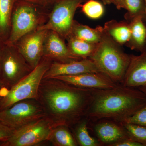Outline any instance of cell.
Masks as SVG:
<instances>
[{
    "mask_svg": "<svg viewBox=\"0 0 146 146\" xmlns=\"http://www.w3.org/2000/svg\"><path fill=\"white\" fill-rule=\"evenodd\" d=\"M94 90L77 87L54 78H43L37 100L53 127L70 128L86 117Z\"/></svg>",
    "mask_w": 146,
    "mask_h": 146,
    "instance_id": "1",
    "label": "cell"
},
{
    "mask_svg": "<svg viewBox=\"0 0 146 146\" xmlns=\"http://www.w3.org/2000/svg\"><path fill=\"white\" fill-rule=\"evenodd\" d=\"M146 104V95L137 88L119 84L114 88L95 89L86 117L89 121L108 119L122 122Z\"/></svg>",
    "mask_w": 146,
    "mask_h": 146,
    "instance_id": "2",
    "label": "cell"
},
{
    "mask_svg": "<svg viewBox=\"0 0 146 146\" xmlns=\"http://www.w3.org/2000/svg\"><path fill=\"white\" fill-rule=\"evenodd\" d=\"M119 45L105 31L89 58L94 61L102 73L115 83L121 84L130 57Z\"/></svg>",
    "mask_w": 146,
    "mask_h": 146,
    "instance_id": "3",
    "label": "cell"
},
{
    "mask_svg": "<svg viewBox=\"0 0 146 146\" xmlns=\"http://www.w3.org/2000/svg\"><path fill=\"white\" fill-rule=\"evenodd\" d=\"M31 3L17 0L12 12L9 35L5 43L15 45L19 39L46 23L45 15Z\"/></svg>",
    "mask_w": 146,
    "mask_h": 146,
    "instance_id": "4",
    "label": "cell"
},
{
    "mask_svg": "<svg viewBox=\"0 0 146 146\" xmlns=\"http://www.w3.org/2000/svg\"><path fill=\"white\" fill-rule=\"evenodd\" d=\"M52 62L43 58L31 72L9 90L0 100V110L7 109L24 100H37L39 85Z\"/></svg>",
    "mask_w": 146,
    "mask_h": 146,
    "instance_id": "5",
    "label": "cell"
},
{
    "mask_svg": "<svg viewBox=\"0 0 146 146\" xmlns=\"http://www.w3.org/2000/svg\"><path fill=\"white\" fill-rule=\"evenodd\" d=\"M14 45L5 43L0 65V80L9 89L33 70Z\"/></svg>",
    "mask_w": 146,
    "mask_h": 146,
    "instance_id": "6",
    "label": "cell"
},
{
    "mask_svg": "<svg viewBox=\"0 0 146 146\" xmlns=\"http://www.w3.org/2000/svg\"><path fill=\"white\" fill-rule=\"evenodd\" d=\"M44 116L41 104L35 99L23 100L7 109L0 110V121L14 130Z\"/></svg>",
    "mask_w": 146,
    "mask_h": 146,
    "instance_id": "7",
    "label": "cell"
},
{
    "mask_svg": "<svg viewBox=\"0 0 146 146\" xmlns=\"http://www.w3.org/2000/svg\"><path fill=\"white\" fill-rule=\"evenodd\" d=\"M84 0H58L55 3L48 20L39 29L54 31L64 39L70 34L76 10Z\"/></svg>",
    "mask_w": 146,
    "mask_h": 146,
    "instance_id": "8",
    "label": "cell"
},
{
    "mask_svg": "<svg viewBox=\"0 0 146 146\" xmlns=\"http://www.w3.org/2000/svg\"><path fill=\"white\" fill-rule=\"evenodd\" d=\"M49 121L44 117L15 130L1 146H32L48 141L53 129Z\"/></svg>",
    "mask_w": 146,
    "mask_h": 146,
    "instance_id": "9",
    "label": "cell"
},
{
    "mask_svg": "<svg viewBox=\"0 0 146 146\" xmlns=\"http://www.w3.org/2000/svg\"><path fill=\"white\" fill-rule=\"evenodd\" d=\"M48 30L38 29L23 36L14 45L33 69L43 57L44 43Z\"/></svg>",
    "mask_w": 146,
    "mask_h": 146,
    "instance_id": "10",
    "label": "cell"
},
{
    "mask_svg": "<svg viewBox=\"0 0 146 146\" xmlns=\"http://www.w3.org/2000/svg\"><path fill=\"white\" fill-rule=\"evenodd\" d=\"M89 129L102 146H112L114 144L130 137L121 122L108 119L94 122L89 121Z\"/></svg>",
    "mask_w": 146,
    "mask_h": 146,
    "instance_id": "11",
    "label": "cell"
},
{
    "mask_svg": "<svg viewBox=\"0 0 146 146\" xmlns=\"http://www.w3.org/2000/svg\"><path fill=\"white\" fill-rule=\"evenodd\" d=\"M62 37L56 32L48 30L44 43L43 57L52 62L68 63L81 60L70 51Z\"/></svg>",
    "mask_w": 146,
    "mask_h": 146,
    "instance_id": "12",
    "label": "cell"
},
{
    "mask_svg": "<svg viewBox=\"0 0 146 146\" xmlns=\"http://www.w3.org/2000/svg\"><path fill=\"white\" fill-rule=\"evenodd\" d=\"M51 78L58 79L74 86L86 89H112L119 84L101 72L83 73L75 75L59 76Z\"/></svg>",
    "mask_w": 146,
    "mask_h": 146,
    "instance_id": "13",
    "label": "cell"
},
{
    "mask_svg": "<svg viewBox=\"0 0 146 146\" xmlns=\"http://www.w3.org/2000/svg\"><path fill=\"white\" fill-rule=\"evenodd\" d=\"M90 72H101L90 58H83L68 63L52 62L43 78Z\"/></svg>",
    "mask_w": 146,
    "mask_h": 146,
    "instance_id": "14",
    "label": "cell"
},
{
    "mask_svg": "<svg viewBox=\"0 0 146 146\" xmlns=\"http://www.w3.org/2000/svg\"><path fill=\"white\" fill-rule=\"evenodd\" d=\"M122 85L131 88L146 85V50L139 55H130Z\"/></svg>",
    "mask_w": 146,
    "mask_h": 146,
    "instance_id": "15",
    "label": "cell"
},
{
    "mask_svg": "<svg viewBox=\"0 0 146 146\" xmlns=\"http://www.w3.org/2000/svg\"><path fill=\"white\" fill-rule=\"evenodd\" d=\"M145 16H137L130 20L129 23L131 33L130 38L126 44L131 50L141 52H143L146 48V26L144 23Z\"/></svg>",
    "mask_w": 146,
    "mask_h": 146,
    "instance_id": "16",
    "label": "cell"
},
{
    "mask_svg": "<svg viewBox=\"0 0 146 146\" xmlns=\"http://www.w3.org/2000/svg\"><path fill=\"white\" fill-rule=\"evenodd\" d=\"M103 27L105 32L119 44H126L130 39L129 23L112 20L106 22Z\"/></svg>",
    "mask_w": 146,
    "mask_h": 146,
    "instance_id": "17",
    "label": "cell"
},
{
    "mask_svg": "<svg viewBox=\"0 0 146 146\" xmlns=\"http://www.w3.org/2000/svg\"><path fill=\"white\" fill-rule=\"evenodd\" d=\"M104 32L103 27L98 26L93 28L74 21L70 35L86 42L97 44L101 40Z\"/></svg>",
    "mask_w": 146,
    "mask_h": 146,
    "instance_id": "18",
    "label": "cell"
},
{
    "mask_svg": "<svg viewBox=\"0 0 146 146\" xmlns=\"http://www.w3.org/2000/svg\"><path fill=\"white\" fill-rule=\"evenodd\" d=\"M88 123L89 120L84 117L70 128L78 145L101 146L96 138L90 135Z\"/></svg>",
    "mask_w": 146,
    "mask_h": 146,
    "instance_id": "19",
    "label": "cell"
},
{
    "mask_svg": "<svg viewBox=\"0 0 146 146\" xmlns=\"http://www.w3.org/2000/svg\"><path fill=\"white\" fill-rule=\"evenodd\" d=\"M17 0H0V40L5 42L11 29L12 12Z\"/></svg>",
    "mask_w": 146,
    "mask_h": 146,
    "instance_id": "20",
    "label": "cell"
},
{
    "mask_svg": "<svg viewBox=\"0 0 146 146\" xmlns=\"http://www.w3.org/2000/svg\"><path fill=\"white\" fill-rule=\"evenodd\" d=\"M68 48L73 54L82 58H89L94 53L98 44L86 42L70 35L66 39Z\"/></svg>",
    "mask_w": 146,
    "mask_h": 146,
    "instance_id": "21",
    "label": "cell"
},
{
    "mask_svg": "<svg viewBox=\"0 0 146 146\" xmlns=\"http://www.w3.org/2000/svg\"><path fill=\"white\" fill-rule=\"evenodd\" d=\"M48 141L54 146H78L70 128L65 125L53 128Z\"/></svg>",
    "mask_w": 146,
    "mask_h": 146,
    "instance_id": "22",
    "label": "cell"
},
{
    "mask_svg": "<svg viewBox=\"0 0 146 146\" xmlns=\"http://www.w3.org/2000/svg\"><path fill=\"white\" fill-rule=\"evenodd\" d=\"M125 9L127 11L125 18L131 20L134 17L146 15L145 0H123Z\"/></svg>",
    "mask_w": 146,
    "mask_h": 146,
    "instance_id": "23",
    "label": "cell"
},
{
    "mask_svg": "<svg viewBox=\"0 0 146 146\" xmlns=\"http://www.w3.org/2000/svg\"><path fill=\"white\" fill-rule=\"evenodd\" d=\"M121 123L131 138L142 144L143 146H146L145 127L129 123Z\"/></svg>",
    "mask_w": 146,
    "mask_h": 146,
    "instance_id": "24",
    "label": "cell"
},
{
    "mask_svg": "<svg viewBox=\"0 0 146 146\" xmlns=\"http://www.w3.org/2000/svg\"><path fill=\"white\" fill-rule=\"evenodd\" d=\"M81 6L82 12L91 19L99 18L104 13L103 6L96 0H89Z\"/></svg>",
    "mask_w": 146,
    "mask_h": 146,
    "instance_id": "25",
    "label": "cell"
},
{
    "mask_svg": "<svg viewBox=\"0 0 146 146\" xmlns=\"http://www.w3.org/2000/svg\"><path fill=\"white\" fill-rule=\"evenodd\" d=\"M122 122L134 124L146 127V104L135 114Z\"/></svg>",
    "mask_w": 146,
    "mask_h": 146,
    "instance_id": "26",
    "label": "cell"
},
{
    "mask_svg": "<svg viewBox=\"0 0 146 146\" xmlns=\"http://www.w3.org/2000/svg\"><path fill=\"white\" fill-rule=\"evenodd\" d=\"M15 130L0 121V142H3L8 140Z\"/></svg>",
    "mask_w": 146,
    "mask_h": 146,
    "instance_id": "27",
    "label": "cell"
},
{
    "mask_svg": "<svg viewBox=\"0 0 146 146\" xmlns=\"http://www.w3.org/2000/svg\"><path fill=\"white\" fill-rule=\"evenodd\" d=\"M112 146H143L142 144L134 140L131 137L123 139L116 143Z\"/></svg>",
    "mask_w": 146,
    "mask_h": 146,
    "instance_id": "28",
    "label": "cell"
},
{
    "mask_svg": "<svg viewBox=\"0 0 146 146\" xmlns=\"http://www.w3.org/2000/svg\"><path fill=\"white\" fill-rule=\"evenodd\" d=\"M21 1H25L27 2L32 4L35 5L39 6H45L48 5L51 3H55L58 0H21Z\"/></svg>",
    "mask_w": 146,
    "mask_h": 146,
    "instance_id": "29",
    "label": "cell"
},
{
    "mask_svg": "<svg viewBox=\"0 0 146 146\" xmlns=\"http://www.w3.org/2000/svg\"><path fill=\"white\" fill-rule=\"evenodd\" d=\"M9 90V89L0 80V100L5 96Z\"/></svg>",
    "mask_w": 146,
    "mask_h": 146,
    "instance_id": "30",
    "label": "cell"
},
{
    "mask_svg": "<svg viewBox=\"0 0 146 146\" xmlns=\"http://www.w3.org/2000/svg\"><path fill=\"white\" fill-rule=\"evenodd\" d=\"M115 5L118 9H125V6L123 0H114Z\"/></svg>",
    "mask_w": 146,
    "mask_h": 146,
    "instance_id": "31",
    "label": "cell"
},
{
    "mask_svg": "<svg viewBox=\"0 0 146 146\" xmlns=\"http://www.w3.org/2000/svg\"><path fill=\"white\" fill-rule=\"evenodd\" d=\"M5 42L0 40V65H1V58L2 52L3 47L4 45Z\"/></svg>",
    "mask_w": 146,
    "mask_h": 146,
    "instance_id": "32",
    "label": "cell"
},
{
    "mask_svg": "<svg viewBox=\"0 0 146 146\" xmlns=\"http://www.w3.org/2000/svg\"><path fill=\"white\" fill-rule=\"evenodd\" d=\"M105 4H110L113 3L115 5L114 0H102Z\"/></svg>",
    "mask_w": 146,
    "mask_h": 146,
    "instance_id": "33",
    "label": "cell"
},
{
    "mask_svg": "<svg viewBox=\"0 0 146 146\" xmlns=\"http://www.w3.org/2000/svg\"><path fill=\"white\" fill-rule=\"evenodd\" d=\"M137 89L141 90L142 92H143L144 94L146 95V85L143 86H140L137 88Z\"/></svg>",
    "mask_w": 146,
    "mask_h": 146,
    "instance_id": "34",
    "label": "cell"
},
{
    "mask_svg": "<svg viewBox=\"0 0 146 146\" xmlns=\"http://www.w3.org/2000/svg\"><path fill=\"white\" fill-rule=\"evenodd\" d=\"M144 21L145 22V25L146 26V15H145V17H144ZM145 50H146V48H145Z\"/></svg>",
    "mask_w": 146,
    "mask_h": 146,
    "instance_id": "35",
    "label": "cell"
},
{
    "mask_svg": "<svg viewBox=\"0 0 146 146\" xmlns=\"http://www.w3.org/2000/svg\"><path fill=\"white\" fill-rule=\"evenodd\" d=\"M145 3L146 5V0H145Z\"/></svg>",
    "mask_w": 146,
    "mask_h": 146,
    "instance_id": "36",
    "label": "cell"
}]
</instances>
